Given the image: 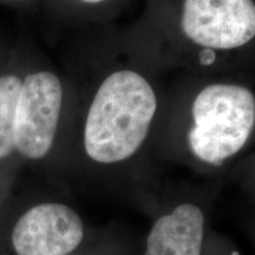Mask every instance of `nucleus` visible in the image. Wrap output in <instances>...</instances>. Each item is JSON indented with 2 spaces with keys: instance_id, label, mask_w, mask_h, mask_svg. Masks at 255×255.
<instances>
[{
  "instance_id": "1",
  "label": "nucleus",
  "mask_w": 255,
  "mask_h": 255,
  "mask_svg": "<svg viewBox=\"0 0 255 255\" xmlns=\"http://www.w3.org/2000/svg\"><path fill=\"white\" fill-rule=\"evenodd\" d=\"M157 109L149 82L135 71L114 72L96 92L84 130L89 157L103 164L130 158L146 138Z\"/></svg>"
},
{
  "instance_id": "2",
  "label": "nucleus",
  "mask_w": 255,
  "mask_h": 255,
  "mask_svg": "<svg viewBox=\"0 0 255 255\" xmlns=\"http://www.w3.org/2000/svg\"><path fill=\"white\" fill-rule=\"evenodd\" d=\"M190 150L201 161L220 165L244 148L255 124V98L250 89L212 84L193 103Z\"/></svg>"
},
{
  "instance_id": "3",
  "label": "nucleus",
  "mask_w": 255,
  "mask_h": 255,
  "mask_svg": "<svg viewBox=\"0 0 255 255\" xmlns=\"http://www.w3.org/2000/svg\"><path fill=\"white\" fill-rule=\"evenodd\" d=\"M63 102L59 78L50 71L27 75L21 82L14 121V144L21 155L40 159L49 154Z\"/></svg>"
},
{
  "instance_id": "4",
  "label": "nucleus",
  "mask_w": 255,
  "mask_h": 255,
  "mask_svg": "<svg viewBox=\"0 0 255 255\" xmlns=\"http://www.w3.org/2000/svg\"><path fill=\"white\" fill-rule=\"evenodd\" d=\"M181 26L197 45L232 50L255 36L253 0H184Z\"/></svg>"
},
{
  "instance_id": "5",
  "label": "nucleus",
  "mask_w": 255,
  "mask_h": 255,
  "mask_svg": "<svg viewBox=\"0 0 255 255\" xmlns=\"http://www.w3.org/2000/svg\"><path fill=\"white\" fill-rule=\"evenodd\" d=\"M84 238L81 216L71 207L47 202L32 207L15 223L12 245L17 255H68Z\"/></svg>"
},
{
  "instance_id": "6",
  "label": "nucleus",
  "mask_w": 255,
  "mask_h": 255,
  "mask_svg": "<svg viewBox=\"0 0 255 255\" xmlns=\"http://www.w3.org/2000/svg\"><path fill=\"white\" fill-rule=\"evenodd\" d=\"M205 214L193 203H182L154 223L144 255H201Z\"/></svg>"
},
{
  "instance_id": "7",
  "label": "nucleus",
  "mask_w": 255,
  "mask_h": 255,
  "mask_svg": "<svg viewBox=\"0 0 255 255\" xmlns=\"http://www.w3.org/2000/svg\"><path fill=\"white\" fill-rule=\"evenodd\" d=\"M21 81L14 75L0 77V159L7 157L15 149V109Z\"/></svg>"
},
{
  "instance_id": "8",
  "label": "nucleus",
  "mask_w": 255,
  "mask_h": 255,
  "mask_svg": "<svg viewBox=\"0 0 255 255\" xmlns=\"http://www.w3.org/2000/svg\"><path fill=\"white\" fill-rule=\"evenodd\" d=\"M83 2H87V4H100V2H103L105 0H81Z\"/></svg>"
}]
</instances>
